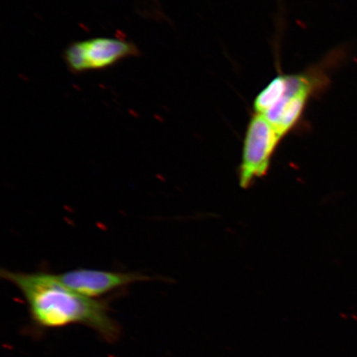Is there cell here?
Returning <instances> with one entry per match:
<instances>
[{
    "mask_svg": "<svg viewBox=\"0 0 357 357\" xmlns=\"http://www.w3.org/2000/svg\"><path fill=\"white\" fill-rule=\"evenodd\" d=\"M66 287L84 297L101 300L105 296L121 291L136 283L153 280V278L140 272L110 271L79 268L56 274Z\"/></svg>",
    "mask_w": 357,
    "mask_h": 357,
    "instance_id": "3",
    "label": "cell"
},
{
    "mask_svg": "<svg viewBox=\"0 0 357 357\" xmlns=\"http://www.w3.org/2000/svg\"><path fill=\"white\" fill-rule=\"evenodd\" d=\"M285 91V75L272 79L254 101L256 114H265L282 99Z\"/></svg>",
    "mask_w": 357,
    "mask_h": 357,
    "instance_id": "6",
    "label": "cell"
},
{
    "mask_svg": "<svg viewBox=\"0 0 357 357\" xmlns=\"http://www.w3.org/2000/svg\"><path fill=\"white\" fill-rule=\"evenodd\" d=\"M0 275L20 290L28 305L31 319L38 327L83 325L108 342L118 341L121 336L120 325L110 315L108 301L80 296L62 284L56 274L3 269Z\"/></svg>",
    "mask_w": 357,
    "mask_h": 357,
    "instance_id": "1",
    "label": "cell"
},
{
    "mask_svg": "<svg viewBox=\"0 0 357 357\" xmlns=\"http://www.w3.org/2000/svg\"><path fill=\"white\" fill-rule=\"evenodd\" d=\"M317 86L316 79L310 75H285V91L282 99L266 114H262L281 137L296 126Z\"/></svg>",
    "mask_w": 357,
    "mask_h": 357,
    "instance_id": "4",
    "label": "cell"
},
{
    "mask_svg": "<svg viewBox=\"0 0 357 357\" xmlns=\"http://www.w3.org/2000/svg\"><path fill=\"white\" fill-rule=\"evenodd\" d=\"M79 43L82 48L84 71L104 69L125 58L138 54L135 45L121 39L98 38Z\"/></svg>",
    "mask_w": 357,
    "mask_h": 357,
    "instance_id": "5",
    "label": "cell"
},
{
    "mask_svg": "<svg viewBox=\"0 0 357 357\" xmlns=\"http://www.w3.org/2000/svg\"><path fill=\"white\" fill-rule=\"evenodd\" d=\"M282 138L262 114H255L245 132L243 160L239 169L240 185L248 188L265 176L272 155Z\"/></svg>",
    "mask_w": 357,
    "mask_h": 357,
    "instance_id": "2",
    "label": "cell"
}]
</instances>
